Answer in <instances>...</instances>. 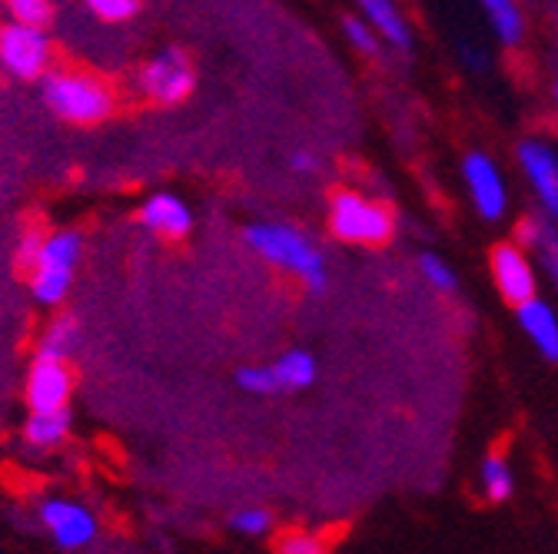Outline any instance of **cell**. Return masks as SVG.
<instances>
[{
  "label": "cell",
  "mask_w": 558,
  "mask_h": 554,
  "mask_svg": "<svg viewBox=\"0 0 558 554\" xmlns=\"http://www.w3.org/2000/svg\"><path fill=\"white\" fill-rule=\"evenodd\" d=\"M40 97L57 120L74 126H97L117 107L113 87L90 71H50L40 81Z\"/></svg>",
  "instance_id": "6da1fadb"
},
{
  "label": "cell",
  "mask_w": 558,
  "mask_h": 554,
  "mask_svg": "<svg viewBox=\"0 0 558 554\" xmlns=\"http://www.w3.org/2000/svg\"><path fill=\"white\" fill-rule=\"evenodd\" d=\"M243 239L266 262L287 269V272H296L310 290H316V293L326 290V259L306 239V233H300L296 226H290V223H253V226H246Z\"/></svg>",
  "instance_id": "7a4b0ae2"
},
{
  "label": "cell",
  "mask_w": 558,
  "mask_h": 554,
  "mask_svg": "<svg viewBox=\"0 0 558 554\" xmlns=\"http://www.w3.org/2000/svg\"><path fill=\"white\" fill-rule=\"evenodd\" d=\"M84 256V233L81 230H53L44 236L40 256L31 269V296L40 306H60L74 286V272Z\"/></svg>",
  "instance_id": "3957f363"
},
{
  "label": "cell",
  "mask_w": 558,
  "mask_h": 554,
  "mask_svg": "<svg viewBox=\"0 0 558 554\" xmlns=\"http://www.w3.org/2000/svg\"><path fill=\"white\" fill-rule=\"evenodd\" d=\"M392 226L396 223L386 206H379L353 189L336 193L329 202V230H332V236H339L345 243L379 246L392 236Z\"/></svg>",
  "instance_id": "277c9868"
},
{
  "label": "cell",
  "mask_w": 558,
  "mask_h": 554,
  "mask_svg": "<svg viewBox=\"0 0 558 554\" xmlns=\"http://www.w3.org/2000/svg\"><path fill=\"white\" fill-rule=\"evenodd\" d=\"M37 521L44 534L66 554L87 551L100 538V518L87 502L66 498V495H50L37 505Z\"/></svg>",
  "instance_id": "5b68a950"
},
{
  "label": "cell",
  "mask_w": 558,
  "mask_h": 554,
  "mask_svg": "<svg viewBox=\"0 0 558 554\" xmlns=\"http://www.w3.org/2000/svg\"><path fill=\"white\" fill-rule=\"evenodd\" d=\"M136 87L150 103H160V107L183 103L196 87V71H193L186 50L163 47L160 53H154L144 66H140Z\"/></svg>",
  "instance_id": "8992f818"
},
{
  "label": "cell",
  "mask_w": 558,
  "mask_h": 554,
  "mask_svg": "<svg viewBox=\"0 0 558 554\" xmlns=\"http://www.w3.org/2000/svg\"><path fill=\"white\" fill-rule=\"evenodd\" d=\"M50 60H53V44L47 30L21 27L11 21L0 24V66L14 81L40 84L50 74Z\"/></svg>",
  "instance_id": "52a82bcc"
},
{
  "label": "cell",
  "mask_w": 558,
  "mask_h": 554,
  "mask_svg": "<svg viewBox=\"0 0 558 554\" xmlns=\"http://www.w3.org/2000/svg\"><path fill=\"white\" fill-rule=\"evenodd\" d=\"M74 395V369L57 359H31L24 379V402L27 411H63Z\"/></svg>",
  "instance_id": "ba28073f"
},
{
  "label": "cell",
  "mask_w": 558,
  "mask_h": 554,
  "mask_svg": "<svg viewBox=\"0 0 558 554\" xmlns=\"http://www.w3.org/2000/svg\"><path fill=\"white\" fill-rule=\"evenodd\" d=\"M462 176L469 186V196L475 202V210L482 220H502L506 217V202H509V189L506 180L499 173V167L488 160L485 153H469L462 163Z\"/></svg>",
  "instance_id": "9c48e42d"
},
{
  "label": "cell",
  "mask_w": 558,
  "mask_h": 554,
  "mask_svg": "<svg viewBox=\"0 0 558 554\" xmlns=\"http://www.w3.org/2000/svg\"><path fill=\"white\" fill-rule=\"evenodd\" d=\"M493 275L496 286L502 293L506 303H512L515 309L535 299L538 280H535V266L529 262V253L515 243H499L493 249Z\"/></svg>",
  "instance_id": "30bf717a"
},
{
  "label": "cell",
  "mask_w": 558,
  "mask_h": 554,
  "mask_svg": "<svg viewBox=\"0 0 558 554\" xmlns=\"http://www.w3.org/2000/svg\"><path fill=\"white\" fill-rule=\"evenodd\" d=\"M519 167L525 180L532 183L542 210L558 220V153L542 140H522L519 144Z\"/></svg>",
  "instance_id": "8fae6325"
},
{
  "label": "cell",
  "mask_w": 558,
  "mask_h": 554,
  "mask_svg": "<svg viewBox=\"0 0 558 554\" xmlns=\"http://www.w3.org/2000/svg\"><path fill=\"white\" fill-rule=\"evenodd\" d=\"M140 223H144V230H150L154 236L183 239L193 230V210L177 193H154L150 199H144V206H140Z\"/></svg>",
  "instance_id": "7c38bea8"
},
{
  "label": "cell",
  "mask_w": 558,
  "mask_h": 554,
  "mask_svg": "<svg viewBox=\"0 0 558 554\" xmlns=\"http://www.w3.org/2000/svg\"><path fill=\"white\" fill-rule=\"evenodd\" d=\"M70 429H74L70 408H63V411H27L21 439H24V448L27 452L47 455V452H53V448H60L66 442Z\"/></svg>",
  "instance_id": "4fadbf2b"
},
{
  "label": "cell",
  "mask_w": 558,
  "mask_h": 554,
  "mask_svg": "<svg viewBox=\"0 0 558 554\" xmlns=\"http://www.w3.org/2000/svg\"><path fill=\"white\" fill-rule=\"evenodd\" d=\"M519 243L522 249H532L535 259L542 262L545 275L551 280V286L558 290V226L545 217H529L519 223Z\"/></svg>",
  "instance_id": "5bb4252c"
},
{
  "label": "cell",
  "mask_w": 558,
  "mask_h": 554,
  "mask_svg": "<svg viewBox=\"0 0 558 554\" xmlns=\"http://www.w3.org/2000/svg\"><path fill=\"white\" fill-rule=\"evenodd\" d=\"M519 325L532 338V345L542 353V359L558 362V316L548 303L538 296L525 306H519Z\"/></svg>",
  "instance_id": "9a60e30c"
},
{
  "label": "cell",
  "mask_w": 558,
  "mask_h": 554,
  "mask_svg": "<svg viewBox=\"0 0 558 554\" xmlns=\"http://www.w3.org/2000/svg\"><path fill=\"white\" fill-rule=\"evenodd\" d=\"M363 21L376 30L379 40H389L399 50L412 47V30H409L405 17L389 4V0H366V4H363Z\"/></svg>",
  "instance_id": "2e32d148"
},
{
  "label": "cell",
  "mask_w": 558,
  "mask_h": 554,
  "mask_svg": "<svg viewBox=\"0 0 558 554\" xmlns=\"http://www.w3.org/2000/svg\"><path fill=\"white\" fill-rule=\"evenodd\" d=\"M77 342H81V322L74 316H57L40 342H37V359H57V362H70V356H74L77 349Z\"/></svg>",
  "instance_id": "e0dca14e"
},
{
  "label": "cell",
  "mask_w": 558,
  "mask_h": 554,
  "mask_svg": "<svg viewBox=\"0 0 558 554\" xmlns=\"http://www.w3.org/2000/svg\"><path fill=\"white\" fill-rule=\"evenodd\" d=\"M482 11H485V17H488V27L496 30V37H499L506 47H515V44L525 37L522 8L512 4V0H485Z\"/></svg>",
  "instance_id": "ac0fdd59"
},
{
  "label": "cell",
  "mask_w": 558,
  "mask_h": 554,
  "mask_svg": "<svg viewBox=\"0 0 558 554\" xmlns=\"http://www.w3.org/2000/svg\"><path fill=\"white\" fill-rule=\"evenodd\" d=\"M272 372L279 379V389L283 392H300L306 385H313L316 379V359L306 349H290L272 362Z\"/></svg>",
  "instance_id": "d6986e66"
},
{
  "label": "cell",
  "mask_w": 558,
  "mask_h": 554,
  "mask_svg": "<svg viewBox=\"0 0 558 554\" xmlns=\"http://www.w3.org/2000/svg\"><path fill=\"white\" fill-rule=\"evenodd\" d=\"M478 478H482V489H485L488 502H506V498L512 495V489H515L512 468H509V461H506L502 455H488V458L482 461Z\"/></svg>",
  "instance_id": "ffe728a7"
},
{
  "label": "cell",
  "mask_w": 558,
  "mask_h": 554,
  "mask_svg": "<svg viewBox=\"0 0 558 554\" xmlns=\"http://www.w3.org/2000/svg\"><path fill=\"white\" fill-rule=\"evenodd\" d=\"M4 11H8L11 24L34 27V30H47L53 14H57V8L50 4V0H8Z\"/></svg>",
  "instance_id": "44dd1931"
},
{
  "label": "cell",
  "mask_w": 558,
  "mask_h": 554,
  "mask_svg": "<svg viewBox=\"0 0 558 554\" xmlns=\"http://www.w3.org/2000/svg\"><path fill=\"white\" fill-rule=\"evenodd\" d=\"M236 382L250 395H279V392H283V389H279L276 372H272V362L269 366H243L236 372Z\"/></svg>",
  "instance_id": "7402d4cb"
},
{
  "label": "cell",
  "mask_w": 558,
  "mask_h": 554,
  "mask_svg": "<svg viewBox=\"0 0 558 554\" xmlns=\"http://www.w3.org/2000/svg\"><path fill=\"white\" fill-rule=\"evenodd\" d=\"M87 11L100 24H126L140 14V4L136 0H87Z\"/></svg>",
  "instance_id": "603a6c76"
},
{
  "label": "cell",
  "mask_w": 558,
  "mask_h": 554,
  "mask_svg": "<svg viewBox=\"0 0 558 554\" xmlns=\"http://www.w3.org/2000/svg\"><path fill=\"white\" fill-rule=\"evenodd\" d=\"M230 528L246 534V538H259L272 528V515L266 508H256V505H246V508H236L230 515Z\"/></svg>",
  "instance_id": "cb8c5ba5"
},
{
  "label": "cell",
  "mask_w": 558,
  "mask_h": 554,
  "mask_svg": "<svg viewBox=\"0 0 558 554\" xmlns=\"http://www.w3.org/2000/svg\"><path fill=\"white\" fill-rule=\"evenodd\" d=\"M276 554H326V544L313 531H287L276 538Z\"/></svg>",
  "instance_id": "d4e9b609"
},
{
  "label": "cell",
  "mask_w": 558,
  "mask_h": 554,
  "mask_svg": "<svg viewBox=\"0 0 558 554\" xmlns=\"http://www.w3.org/2000/svg\"><path fill=\"white\" fill-rule=\"evenodd\" d=\"M342 34L360 53H373V57L379 53V37H376V30L363 17H345L342 21Z\"/></svg>",
  "instance_id": "484cf974"
},
{
  "label": "cell",
  "mask_w": 558,
  "mask_h": 554,
  "mask_svg": "<svg viewBox=\"0 0 558 554\" xmlns=\"http://www.w3.org/2000/svg\"><path fill=\"white\" fill-rule=\"evenodd\" d=\"M418 269H423V275L426 280L436 286V290H442V293H452L456 290V272H452V266H446V259H439V256H433V253H426V256H418Z\"/></svg>",
  "instance_id": "4316f807"
},
{
  "label": "cell",
  "mask_w": 558,
  "mask_h": 554,
  "mask_svg": "<svg viewBox=\"0 0 558 554\" xmlns=\"http://www.w3.org/2000/svg\"><path fill=\"white\" fill-rule=\"evenodd\" d=\"M44 236L47 233H37V230H27L24 236H21V243H17V262L31 272L34 269V262H37V256H40V246H44Z\"/></svg>",
  "instance_id": "83f0119b"
},
{
  "label": "cell",
  "mask_w": 558,
  "mask_h": 554,
  "mask_svg": "<svg viewBox=\"0 0 558 554\" xmlns=\"http://www.w3.org/2000/svg\"><path fill=\"white\" fill-rule=\"evenodd\" d=\"M290 167H293L296 173H316V170H319V157L310 153V150H300V153L290 157Z\"/></svg>",
  "instance_id": "f1b7e54d"
},
{
  "label": "cell",
  "mask_w": 558,
  "mask_h": 554,
  "mask_svg": "<svg viewBox=\"0 0 558 554\" xmlns=\"http://www.w3.org/2000/svg\"><path fill=\"white\" fill-rule=\"evenodd\" d=\"M551 94H555V107H558V81H555V87H551Z\"/></svg>",
  "instance_id": "f546056e"
}]
</instances>
